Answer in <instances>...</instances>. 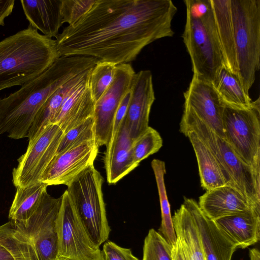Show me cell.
<instances>
[{"label": "cell", "instance_id": "obj_1", "mask_svg": "<svg viewBox=\"0 0 260 260\" xmlns=\"http://www.w3.org/2000/svg\"><path fill=\"white\" fill-rule=\"evenodd\" d=\"M177 8L171 0H96L55 38L62 56H84L129 63L152 42L174 34Z\"/></svg>", "mask_w": 260, "mask_h": 260}, {"label": "cell", "instance_id": "obj_2", "mask_svg": "<svg viewBox=\"0 0 260 260\" xmlns=\"http://www.w3.org/2000/svg\"><path fill=\"white\" fill-rule=\"evenodd\" d=\"M99 60L84 56H62L37 77L8 96L0 99V136L27 138L35 118L47 100L75 76L93 67Z\"/></svg>", "mask_w": 260, "mask_h": 260}, {"label": "cell", "instance_id": "obj_3", "mask_svg": "<svg viewBox=\"0 0 260 260\" xmlns=\"http://www.w3.org/2000/svg\"><path fill=\"white\" fill-rule=\"evenodd\" d=\"M60 57L55 40L30 25L5 38L0 41V91L28 82Z\"/></svg>", "mask_w": 260, "mask_h": 260}, {"label": "cell", "instance_id": "obj_4", "mask_svg": "<svg viewBox=\"0 0 260 260\" xmlns=\"http://www.w3.org/2000/svg\"><path fill=\"white\" fill-rule=\"evenodd\" d=\"M180 131L194 132L215 158L226 184L237 189L253 209L260 211V172L243 162L224 138L188 110H183Z\"/></svg>", "mask_w": 260, "mask_h": 260}, {"label": "cell", "instance_id": "obj_5", "mask_svg": "<svg viewBox=\"0 0 260 260\" xmlns=\"http://www.w3.org/2000/svg\"><path fill=\"white\" fill-rule=\"evenodd\" d=\"M185 7L182 38L191 59L192 76L213 85L224 67L211 4L205 9Z\"/></svg>", "mask_w": 260, "mask_h": 260}, {"label": "cell", "instance_id": "obj_6", "mask_svg": "<svg viewBox=\"0 0 260 260\" xmlns=\"http://www.w3.org/2000/svg\"><path fill=\"white\" fill-rule=\"evenodd\" d=\"M238 77L249 94L260 67V0H230Z\"/></svg>", "mask_w": 260, "mask_h": 260}, {"label": "cell", "instance_id": "obj_7", "mask_svg": "<svg viewBox=\"0 0 260 260\" xmlns=\"http://www.w3.org/2000/svg\"><path fill=\"white\" fill-rule=\"evenodd\" d=\"M101 173L92 166L74 179L66 189L93 244L97 247L109 238L108 224Z\"/></svg>", "mask_w": 260, "mask_h": 260}, {"label": "cell", "instance_id": "obj_8", "mask_svg": "<svg viewBox=\"0 0 260 260\" xmlns=\"http://www.w3.org/2000/svg\"><path fill=\"white\" fill-rule=\"evenodd\" d=\"M224 139L246 165L260 172V101L238 109L224 106L222 118Z\"/></svg>", "mask_w": 260, "mask_h": 260}, {"label": "cell", "instance_id": "obj_9", "mask_svg": "<svg viewBox=\"0 0 260 260\" xmlns=\"http://www.w3.org/2000/svg\"><path fill=\"white\" fill-rule=\"evenodd\" d=\"M61 197L56 220L57 258L102 260L101 250L91 241L67 190Z\"/></svg>", "mask_w": 260, "mask_h": 260}, {"label": "cell", "instance_id": "obj_10", "mask_svg": "<svg viewBox=\"0 0 260 260\" xmlns=\"http://www.w3.org/2000/svg\"><path fill=\"white\" fill-rule=\"evenodd\" d=\"M61 197L44 194L34 213L26 220L13 221L16 228L30 242L38 260H55L58 254L56 220Z\"/></svg>", "mask_w": 260, "mask_h": 260}, {"label": "cell", "instance_id": "obj_11", "mask_svg": "<svg viewBox=\"0 0 260 260\" xmlns=\"http://www.w3.org/2000/svg\"><path fill=\"white\" fill-rule=\"evenodd\" d=\"M63 134L55 124H50L28 140L25 152L18 159L12 171V181L17 187H26L40 182L44 171L56 155Z\"/></svg>", "mask_w": 260, "mask_h": 260}, {"label": "cell", "instance_id": "obj_12", "mask_svg": "<svg viewBox=\"0 0 260 260\" xmlns=\"http://www.w3.org/2000/svg\"><path fill=\"white\" fill-rule=\"evenodd\" d=\"M135 73L129 63L117 65L112 83L95 103V137L99 146H106L108 143L116 112L124 96L131 89Z\"/></svg>", "mask_w": 260, "mask_h": 260}, {"label": "cell", "instance_id": "obj_13", "mask_svg": "<svg viewBox=\"0 0 260 260\" xmlns=\"http://www.w3.org/2000/svg\"><path fill=\"white\" fill-rule=\"evenodd\" d=\"M96 141L85 142L56 154L43 173L40 182L51 185L68 186L93 165L99 151Z\"/></svg>", "mask_w": 260, "mask_h": 260}, {"label": "cell", "instance_id": "obj_14", "mask_svg": "<svg viewBox=\"0 0 260 260\" xmlns=\"http://www.w3.org/2000/svg\"><path fill=\"white\" fill-rule=\"evenodd\" d=\"M155 99L151 72L141 70L136 73L123 120L125 127L133 140L139 137L149 126L150 113Z\"/></svg>", "mask_w": 260, "mask_h": 260}, {"label": "cell", "instance_id": "obj_15", "mask_svg": "<svg viewBox=\"0 0 260 260\" xmlns=\"http://www.w3.org/2000/svg\"><path fill=\"white\" fill-rule=\"evenodd\" d=\"M184 98V109L194 114L224 138L222 123L224 105L213 85L192 76Z\"/></svg>", "mask_w": 260, "mask_h": 260}, {"label": "cell", "instance_id": "obj_16", "mask_svg": "<svg viewBox=\"0 0 260 260\" xmlns=\"http://www.w3.org/2000/svg\"><path fill=\"white\" fill-rule=\"evenodd\" d=\"M190 212L200 236L206 260H232L237 246L201 211L193 199L184 198L183 203Z\"/></svg>", "mask_w": 260, "mask_h": 260}, {"label": "cell", "instance_id": "obj_17", "mask_svg": "<svg viewBox=\"0 0 260 260\" xmlns=\"http://www.w3.org/2000/svg\"><path fill=\"white\" fill-rule=\"evenodd\" d=\"M91 70L65 98L53 121L63 133L93 117L95 101L89 85Z\"/></svg>", "mask_w": 260, "mask_h": 260}, {"label": "cell", "instance_id": "obj_18", "mask_svg": "<svg viewBox=\"0 0 260 260\" xmlns=\"http://www.w3.org/2000/svg\"><path fill=\"white\" fill-rule=\"evenodd\" d=\"M213 221L237 248H246L259 241L260 212L253 208Z\"/></svg>", "mask_w": 260, "mask_h": 260}, {"label": "cell", "instance_id": "obj_19", "mask_svg": "<svg viewBox=\"0 0 260 260\" xmlns=\"http://www.w3.org/2000/svg\"><path fill=\"white\" fill-rule=\"evenodd\" d=\"M198 204L212 220L252 208L237 189L228 184L207 190Z\"/></svg>", "mask_w": 260, "mask_h": 260}, {"label": "cell", "instance_id": "obj_20", "mask_svg": "<svg viewBox=\"0 0 260 260\" xmlns=\"http://www.w3.org/2000/svg\"><path fill=\"white\" fill-rule=\"evenodd\" d=\"M133 142L123 122L116 140L106 146L104 153V167L109 184L116 183L139 166L134 160Z\"/></svg>", "mask_w": 260, "mask_h": 260}, {"label": "cell", "instance_id": "obj_21", "mask_svg": "<svg viewBox=\"0 0 260 260\" xmlns=\"http://www.w3.org/2000/svg\"><path fill=\"white\" fill-rule=\"evenodd\" d=\"M20 3L32 27L48 38L56 37L63 24L62 0H21Z\"/></svg>", "mask_w": 260, "mask_h": 260}, {"label": "cell", "instance_id": "obj_22", "mask_svg": "<svg viewBox=\"0 0 260 260\" xmlns=\"http://www.w3.org/2000/svg\"><path fill=\"white\" fill-rule=\"evenodd\" d=\"M224 68L238 75L230 0H210Z\"/></svg>", "mask_w": 260, "mask_h": 260}, {"label": "cell", "instance_id": "obj_23", "mask_svg": "<svg viewBox=\"0 0 260 260\" xmlns=\"http://www.w3.org/2000/svg\"><path fill=\"white\" fill-rule=\"evenodd\" d=\"M193 147L199 168L201 186L207 190L226 185L219 166L207 146L192 131L182 133Z\"/></svg>", "mask_w": 260, "mask_h": 260}, {"label": "cell", "instance_id": "obj_24", "mask_svg": "<svg viewBox=\"0 0 260 260\" xmlns=\"http://www.w3.org/2000/svg\"><path fill=\"white\" fill-rule=\"evenodd\" d=\"M177 239L185 251L189 260H206L199 233L194 220L182 204L172 217Z\"/></svg>", "mask_w": 260, "mask_h": 260}, {"label": "cell", "instance_id": "obj_25", "mask_svg": "<svg viewBox=\"0 0 260 260\" xmlns=\"http://www.w3.org/2000/svg\"><path fill=\"white\" fill-rule=\"evenodd\" d=\"M93 68V67H92ZM88 69L75 76L57 89L45 102L38 112L29 129L28 140L46 126L53 124L61 105L70 92L88 75Z\"/></svg>", "mask_w": 260, "mask_h": 260}, {"label": "cell", "instance_id": "obj_26", "mask_svg": "<svg viewBox=\"0 0 260 260\" xmlns=\"http://www.w3.org/2000/svg\"><path fill=\"white\" fill-rule=\"evenodd\" d=\"M0 233V260H38L28 239L9 220Z\"/></svg>", "mask_w": 260, "mask_h": 260}, {"label": "cell", "instance_id": "obj_27", "mask_svg": "<svg viewBox=\"0 0 260 260\" xmlns=\"http://www.w3.org/2000/svg\"><path fill=\"white\" fill-rule=\"evenodd\" d=\"M213 86L224 106L238 109L250 107L252 101L238 76L224 67L220 71Z\"/></svg>", "mask_w": 260, "mask_h": 260}, {"label": "cell", "instance_id": "obj_28", "mask_svg": "<svg viewBox=\"0 0 260 260\" xmlns=\"http://www.w3.org/2000/svg\"><path fill=\"white\" fill-rule=\"evenodd\" d=\"M47 187L40 182L26 187H17L9 210V220L23 221L28 219L39 205Z\"/></svg>", "mask_w": 260, "mask_h": 260}, {"label": "cell", "instance_id": "obj_29", "mask_svg": "<svg viewBox=\"0 0 260 260\" xmlns=\"http://www.w3.org/2000/svg\"><path fill=\"white\" fill-rule=\"evenodd\" d=\"M151 165L156 180L161 209V221L158 230L168 243L173 246L176 242L177 237L165 184V164L162 160L154 159Z\"/></svg>", "mask_w": 260, "mask_h": 260}, {"label": "cell", "instance_id": "obj_30", "mask_svg": "<svg viewBox=\"0 0 260 260\" xmlns=\"http://www.w3.org/2000/svg\"><path fill=\"white\" fill-rule=\"evenodd\" d=\"M116 64L99 60L92 68L89 76V85L95 103L106 91L112 83Z\"/></svg>", "mask_w": 260, "mask_h": 260}, {"label": "cell", "instance_id": "obj_31", "mask_svg": "<svg viewBox=\"0 0 260 260\" xmlns=\"http://www.w3.org/2000/svg\"><path fill=\"white\" fill-rule=\"evenodd\" d=\"M162 146V139L159 133L149 126L144 133L133 140L132 150L135 162L139 165L143 160L157 152Z\"/></svg>", "mask_w": 260, "mask_h": 260}, {"label": "cell", "instance_id": "obj_32", "mask_svg": "<svg viewBox=\"0 0 260 260\" xmlns=\"http://www.w3.org/2000/svg\"><path fill=\"white\" fill-rule=\"evenodd\" d=\"M172 249L164 237L151 229L144 239L142 260H173Z\"/></svg>", "mask_w": 260, "mask_h": 260}, {"label": "cell", "instance_id": "obj_33", "mask_svg": "<svg viewBox=\"0 0 260 260\" xmlns=\"http://www.w3.org/2000/svg\"><path fill=\"white\" fill-rule=\"evenodd\" d=\"M94 140V120L93 117H92L63 133L56 154L83 142Z\"/></svg>", "mask_w": 260, "mask_h": 260}, {"label": "cell", "instance_id": "obj_34", "mask_svg": "<svg viewBox=\"0 0 260 260\" xmlns=\"http://www.w3.org/2000/svg\"><path fill=\"white\" fill-rule=\"evenodd\" d=\"M96 0H62L63 23L68 25L77 22L93 6Z\"/></svg>", "mask_w": 260, "mask_h": 260}, {"label": "cell", "instance_id": "obj_35", "mask_svg": "<svg viewBox=\"0 0 260 260\" xmlns=\"http://www.w3.org/2000/svg\"><path fill=\"white\" fill-rule=\"evenodd\" d=\"M102 260H139L131 249L123 248L112 241H108L101 250Z\"/></svg>", "mask_w": 260, "mask_h": 260}, {"label": "cell", "instance_id": "obj_36", "mask_svg": "<svg viewBox=\"0 0 260 260\" xmlns=\"http://www.w3.org/2000/svg\"><path fill=\"white\" fill-rule=\"evenodd\" d=\"M130 97L131 89L124 96L117 109L113 120L110 138L106 147L110 145L117 137L123 122Z\"/></svg>", "mask_w": 260, "mask_h": 260}, {"label": "cell", "instance_id": "obj_37", "mask_svg": "<svg viewBox=\"0 0 260 260\" xmlns=\"http://www.w3.org/2000/svg\"><path fill=\"white\" fill-rule=\"evenodd\" d=\"M14 0H0V25L4 26L5 19L12 12Z\"/></svg>", "mask_w": 260, "mask_h": 260}, {"label": "cell", "instance_id": "obj_38", "mask_svg": "<svg viewBox=\"0 0 260 260\" xmlns=\"http://www.w3.org/2000/svg\"><path fill=\"white\" fill-rule=\"evenodd\" d=\"M55 260H69V259H61V258H57V259H56Z\"/></svg>", "mask_w": 260, "mask_h": 260}, {"label": "cell", "instance_id": "obj_39", "mask_svg": "<svg viewBox=\"0 0 260 260\" xmlns=\"http://www.w3.org/2000/svg\"><path fill=\"white\" fill-rule=\"evenodd\" d=\"M2 228H3V226L2 225L1 226H0V233H1V231H2Z\"/></svg>", "mask_w": 260, "mask_h": 260}]
</instances>
